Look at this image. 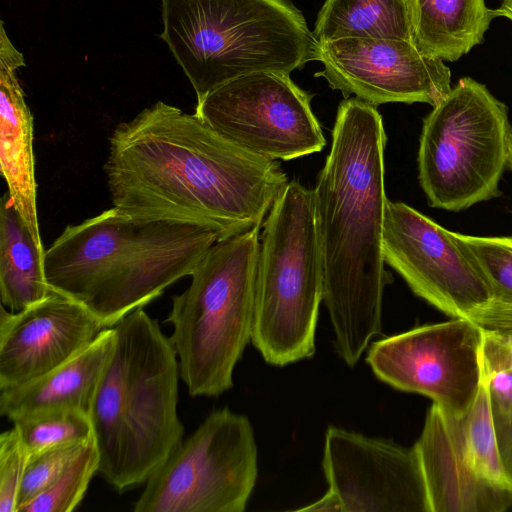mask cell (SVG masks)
Here are the masks:
<instances>
[{
    "label": "cell",
    "instance_id": "83f0119b",
    "mask_svg": "<svg viewBox=\"0 0 512 512\" xmlns=\"http://www.w3.org/2000/svg\"><path fill=\"white\" fill-rule=\"evenodd\" d=\"M29 453L13 425L0 435V512H17L22 479Z\"/></svg>",
    "mask_w": 512,
    "mask_h": 512
},
{
    "label": "cell",
    "instance_id": "4dcf8cb0",
    "mask_svg": "<svg viewBox=\"0 0 512 512\" xmlns=\"http://www.w3.org/2000/svg\"><path fill=\"white\" fill-rule=\"evenodd\" d=\"M298 511H323V512H342V507L337 496L330 490L319 500L305 507L297 509Z\"/></svg>",
    "mask_w": 512,
    "mask_h": 512
},
{
    "label": "cell",
    "instance_id": "9c48e42d",
    "mask_svg": "<svg viewBox=\"0 0 512 512\" xmlns=\"http://www.w3.org/2000/svg\"><path fill=\"white\" fill-rule=\"evenodd\" d=\"M258 475L247 416L211 412L147 479L135 512H243Z\"/></svg>",
    "mask_w": 512,
    "mask_h": 512
},
{
    "label": "cell",
    "instance_id": "4fadbf2b",
    "mask_svg": "<svg viewBox=\"0 0 512 512\" xmlns=\"http://www.w3.org/2000/svg\"><path fill=\"white\" fill-rule=\"evenodd\" d=\"M315 60L344 99L355 95L375 107L386 103L435 106L451 90L450 68L424 54L414 40L342 38L318 42Z\"/></svg>",
    "mask_w": 512,
    "mask_h": 512
},
{
    "label": "cell",
    "instance_id": "30bf717a",
    "mask_svg": "<svg viewBox=\"0 0 512 512\" xmlns=\"http://www.w3.org/2000/svg\"><path fill=\"white\" fill-rule=\"evenodd\" d=\"M312 96L290 74L260 71L214 89L197 102L195 114L240 148L287 161L326 146L311 108Z\"/></svg>",
    "mask_w": 512,
    "mask_h": 512
},
{
    "label": "cell",
    "instance_id": "1f68e13d",
    "mask_svg": "<svg viewBox=\"0 0 512 512\" xmlns=\"http://www.w3.org/2000/svg\"><path fill=\"white\" fill-rule=\"evenodd\" d=\"M497 17H505L512 22V0H502L498 9H495Z\"/></svg>",
    "mask_w": 512,
    "mask_h": 512
},
{
    "label": "cell",
    "instance_id": "d6986e66",
    "mask_svg": "<svg viewBox=\"0 0 512 512\" xmlns=\"http://www.w3.org/2000/svg\"><path fill=\"white\" fill-rule=\"evenodd\" d=\"M412 35L427 56L453 62L483 41L497 17L485 0H409Z\"/></svg>",
    "mask_w": 512,
    "mask_h": 512
},
{
    "label": "cell",
    "instance_id": "8fae6325",
    "mask_svg": "<svg viewBox=\"0 0 512 512\" xmlns=\"http://www.w3.org/2000/svg\"><path fill=\"white\" fill-rule=\"evenodd\" d=\"M482 339L472 319L452 318L373 342L366 362L382 382L427 396L445 412L461 415L483 379Z\"/></svg>",
    "mask_w": 512,
    "mask_h": 512
},
{
    "label": "cell",
    "instance_id": "cb8c5ba5",
    "mask_svg": "<svg viewBox=\"0 0 512 512\" xmlns=\"http://www.w3.org/2000/svg\"><path fill=\"white\" fill-rule=\"evenodd\" d=\"M99 453L94 436L71 460L59 477L19 512H70L84 498L89 483L99 472Z\"/></svg>",
    "mask_w": 512,
    "mask_h": 512
},
{
    "label": "cell",
    "instance_id": "5bb4252c",
    "mask_svg": "<svg viewBox=\"0 0 512 512\" xmlns=\"http://www.w3.org/2000/svg\"><path fill=\"white\" fill-rule=\"evenodd\" d=\"M322 468L342 512H430L414 447L331 425Z\"/></svg>",
    "mask_w": 512,
    "mask_h": 512
},
{
    "label": "cell",
    "instance_id": "3957f363",
    "mask_svg": "<svg viewBox=\"0 0 512 512\" xmlns=\"http://www.w3.org/2000/svg\"><path fill=\"white\" fill-rule=\"evenodd\" d=\"M218 240V233L204 226L137 216L113 206L66 226L45 250V275L53 290L113 327L190 276Z\"/></svg>",
    "mask_w": 512,
    "mask_h": 512
},
{
    "label": "cell",
    "instance_id": "52a82bcc",
    "mask_svg": "<svg viewBox=\"0 0 512 512\" xmlns=\"http://www.w3.org/2000/svg\"><path fill=\"white\" fill-rule=\"evenodd\" d=\"M261 228L251 342L282 367L316 350L323 271L313 189L289 181Z\"/></svg>",
    "mask_w": 512,
    "mask_h": 512
},
{
    "label": "cell",
    "instance_id": "ba28073f",
    "mask_svg": "<svg viewBox=\"0 0 512 512\" xmlns=\"http://www.w3.org/2000/svg\"><path fill=\"white\" fill-rule=\"evenodd\" d=\"M511 126L507 106L470 77L423 119L418 179L429 206L465 210L500 194Z\"/></svg>",
    "mask_w": 512,
    "mask_h": 512
},
{
    "label": "cell",
    "instance_id": "44dd1931",
    "mask_svg": "<svg viewBox=\"0 0 512 512\" xmlns=\"http://www.w3.org/2000/svg\"><path fill=\"white\" fill-rule=\"evenodd\" d=\"M312 33L318 42L342 38L413 40L409 0H326Z\"/></svg>",
    "mask_w": 512,
    "mask_h": 512
},
{
    "label": "cell",
    "instance_id": "9a60e30c",
    "mask_svg": "<svg viewBox=\"0 0 512 512\" xmlns=\"http://www.w3.org/2000/svg\"><path fill=\"white\" fill-rule=\"evenodd\" d=\"M107 328L87 308L51 290L19 312L0 313V390L34 380L94 341Z\"/></svg>",
    "mask_w": 512,
    "mask_h": 512
},
{
    "label": "cell",
    "instance_id": "2e32d148",
    "mask_svg": "<svg viewBox=\"0 0 512 512\" xmlns=\"http://www.w3.org/2000/svg\"><path fill=\"white\" fill-rule=\"evenodd\" d=\"M430 512H502L512 506V490L486 478L467 450L460 415L432 403L414 444Z\"/></svg>",
    "mask_w": 512,
    "mask_h": 512
},
{
    "label": "cell",
    "instance_id": "7a4b0ae2",
    "mask_svg": "<svg viewBox=\"0 0 512 512\" xmlns=\"http://www.w3.org/2000/svg\"><path fill=\"white\" fill-rule=\"evenodd\" d=\"M332 143L314 192L323 301L339 357L355 366L382 333V253L387 142L377 107L356 97L338 106Z\"/></svg>",
    "mask_w": 512,
    "mask_h": 512
},
{
    "label": "cell",
    "instance_id": "6da1fadb",
    "mask_svg": "<svg viewBox=\"0 0 512 512\" xmlns=\"http://www.w3.org/2000/svg\"><path fill=\"white\" fill-rule=\"evenodd\" d=\"M104 172L114 207L204 226L219 240L261 228L289 182L278 160L162 101L117 125Z\"/></svg>",
    "mask_w": 512,
    "mask_h": 512
},
{
    "label": "cell",
    "instance_id": "7402d4cb",
    "mask_svg": "<svg viewBox=\"0 0 512 512\" xmlns=\"http://www.w3.org/2000/svg\"><path fill=\"white\" fill-rule=\"evenodd\" d=\"M29 456L49 448L84 442L94 436L90 415L74 408H51L21 415L12 420Z\"/></svg>",
    "mask_w": 512,
    "mask_h": 512
},
{
    "label": "cell",
    "instance_id": "d4e9b609",
    "mask_svg": "<svg viewBox=\"0 0 512 512\" xmlns=\"http://www.w3.org/2000/svg\"><path fill=\"white\" fill-rule=\"evenodd\" d=\"M454 236L470 253L493 297L512 301V236Z\"/></svg>",
    "mask_w": 512,
    "mask_h": 512
},
{
    "label": "cell",
    "instance_id": "4316f807",
    "mask_svg": "<svg viewBox=\"0 0 512 512\" xmlns=\"http://www.w3.org/2000/svg\"><path fill=\"white\" fill-rule=\"evenodd\" d=\"M87 441L55 446L29 456L20 487L17 512L59 477Z\"/></svg>",
    "mask_w": 512,
    "mask_h": 512
},
{
    "label": "cell",
    "instance_id": "f1b7e54d",
    "mask_svg": "<svg viewBox=\"0 0 512 512\" xmlns=\"http://www.w3.org/2000/svg\"><path fill=\"white\" fill-rule=\"evenodd\" d=\"M483 377L493 415L512 413V367L483 371Z\"/></svg>",
    "mask_w": 512,
    "mask_h": 512
},
{
    "label": "cell",
    "instance_id": "ac0fdd59",
    "mask_svg": "<svg viewBox=\"0 0 512 512\" xmlns=\"http://www.w3.org/2000/svg\"><path fill=\"white\" fill-rule=\"evenodd\" d=\"M115 338L114 326L107 327L94 341L48 373L0 390V414L11 421L51 408H74L89 414Z\"/></svg>",
    "mask_w": 512,
    "mask_h": 512
},
{
    "label": "cell",
    "instance_id": "8992f818",
    "mask_svg": "<svg viewBox=\"0 0 512 512\" xmlns=\"http://www.w3.org/2000/svg\"><path fill=\"white\" fill-rule=\"evenodd\" d=\"M260 228L215 242L172 297L165 322L180 377L191 396L215 397L233 385V371L251 341Z\"/></svg>",
    "mask_w": 512,
    "mask_h": 512
},
{
    "label": "cell",
    "instance_id": "484cf974",
    "mask_svg": "<svg viewBox=\"0 0 512 512\" xmlns=\"http://www.w3.org/2000/svg\"><path fill=\"white\" fill-rule=\"evenodd\" d=\"M481 329L485 372L512 367V301L492 298L468 316Z\"/></svg>",
    "mask_w": 512,
    "mask_h": 512
},
{
    "label": "cell",
    "instance_id": "ffe728a7",
    "mask_svg": "<svg viewBox=\"0 0 512 512\" xmlns=\"http://www.w3.org/2000/svg\"><path fill=\"white\" fill-rule=\"evenodd\" d=\"M44 254L5 193L0 208V295L9 311H22L51 292Z\"/></svg>",
    "mask_w": 512,
    "mask_h": 512
},
{
    "label": "cell",
    "instance_id": "603a6c76",
    "mask_svg": "<svg viewBox=\"0 0 512 512\" xmlns=\"http://www.w3.org/2000/svg\"><path fill=\"white\" fill-rule=\"evenodd\" d=\"M460 421L467 450L477 469L495 484L512 490L498 450L484 377L477 397L469 409L460 415Z\"/></svg>",
    "mask_w": 512,
    "mask_h": 512
},
{
    "label": "cell",
    "instance_id": "e0dca14e",
    "mask_svg": "<svg viewBox=\"0 0 512 512\" xmlns=\"http://www.w3.org/2000/svg\"><path fill=\"white\" fill-rule=\"evenodd\" d=\"M24 55L0 28V166L8 194L37 245L43 248L36 202L33 116L16 76Z\"/></svg>",
    "mask_w": 512,
    "mask_h": 512
},
{
    "label": "cell",
    "instance_id": "5b68a950",
    "mask_svg": "<svg viewBox=\"0 0 512 512\" xmlns=\"http://www.w3.org/2000/svg\"><path fill=\"white\" fill-rule=\"evenodd\" d=\"M161 39L200 102L249 73L290 74L315 61L318 41L291 0H161Z\"/></svg>",
    "mask_w": 512,
    "mask_h": 512
},
{
    "label": "cell",
    "instance_id": "7c38bea8",
    "mask_svg": "<svg viewBox=\"0 0 512 512\" xmlns=\"http://www.w3.org/2000/svg\"><path fill=\"white\" fill-rule=\"evenodd\" d=\"M382 253L416 296L451 318L468 317L493 298L454 232L403 202L387 200Z\"/></svg>",
    "mask_w": 512,
    "mask_h": 512
},
{
    "label": "cell",
    "instance_id": "277c9868",
    "mask_svg": "<svg viewBox=\"0 0 512 512\" xmlns=\"http://www.w3.org/2000/svg\"><path fill=\"white\" fill-rule=\"evenodd\" d=\"M115 345L90 410L99 473L119 493L145 483L182 442L179 361L140 307L115 326Z\"/></svg>",
    "mask_w": 512,
    "mask_h": 512
},
{
    "label": "cell",
    "instance_id": "f546056e",
    "mask_svg": "<svg viewBox=\"0 0 512 512\" xmlns=\"http://www.w3.org/2000/svg\"><path fill=\"white\" fill-rule=\"evenodd\" d=\"M493 420L501 462L512 484V413L493 415Z\"/></svg>",
    "mask_w": 512,
    "mask_h": 512
},
{
    "label": "cell",
    "instance_id": "d6a6232c",
    "mask_svg": "<svg viewBox=\"0 0 512 512\" xmlns=\"http://www.w3.org/2000/svg\"><path fill=\"white\" fill-rule=\"evenodd\" d=\"M507 167L512 171V127L510 130L509 140H508Z\"/></svg>",
    "mask_w": 512,
    "mask_h": 512
}]
</instances>
